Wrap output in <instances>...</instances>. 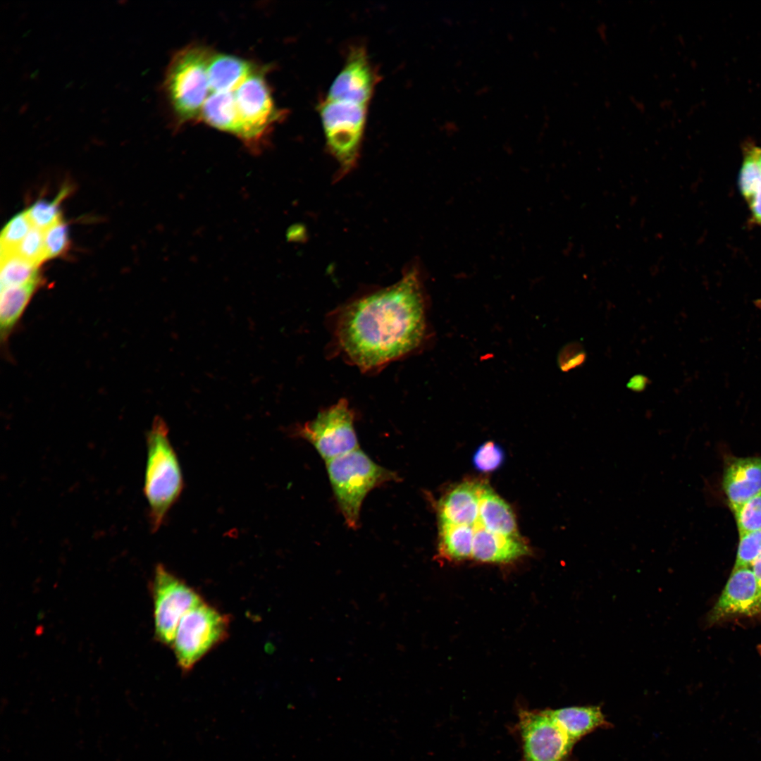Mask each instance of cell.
<instances>
[{"label":"cell","mask_w":761,"mask_h":761,"mask_svg":"<svg viewBox=\"0 0 761 761\" xmlns=\"http://www.w3.org/2000/svg\"><path fill=\"white\" fill-rule=\"evenodd\" d=\"M47 259L58 257L68 248V225L62 220L44 230Z\"/></svg>","instance_id":"28"},{"label":"cell","mask_w":761,"mask_h":761,"mask_svg":"<svg viewBox=\"0 0 761 761\" xmlns=\"http://www.w3.org/2000/svg\"><path fill=\"white\" fill-rule=\"evenodd\" d=\"M32 228L26 210L16 214L1 231V256L14 253Z\"/></svg>","instance_id":"25"},{"label":"cell","mask_w":761,"mask_h":761,"mask_svg":"<svg viewBox=\"0 0 761 761\" xmlns=\"http://www.w3.org/2000/svg\"><path fill=\"white\" fill-rule=\"evenodd\" d=\"M69 192V187L66 186L54 199H39L29 207L26 212L32 226L45 230L62 220L60 204Z\"/></svg>","instance_id":"23"},{"label":"cell","mask_w":761,"mask_h":761,"mask_svg":"<svg viewBox=\"0 0 761 761\" xmlns=\"http://www.w3.org/2000/svg\"><path fill=\"white\" fill-rule=\"evenodd\" d=\"M760 162H761V151H760Z\"/></svg>","instance_id":"37"},{"label":"cell","mask_w":761,"mask_h":761,"mask_svg":"<svg viewBox=\"0 0 761 761\" xmlns=\"http://www.w3.org/2000/svg\"><path fill=\"white\" fill-rule=\"evenodd\" d=\"M368 106L327 98L318 106L328 151L339 163L335 181L355 167L366 127Z\"/></svg>","instance_id":"5"},{"label":"cell","mask_w":761,"mask_h":761,"mask_svg":"<svg viewBox=\"0 0 761 761\" xmlns=\"http://www.w3.org/2000/svg\"><path fill=\"white\" fill-rule=\"evenodd\" d=\"M474 534L473 526L439 521V556L451 561L471 558Z\"/></svg>","instance_id":"21"},{"label":"cell","mask_w":761,"mask_h":761,"mask_svg":"<svg viewBox=\"0 0 761 761\" xmlns=\"http://www.w3.org/2000/svg\"><path fill=\"white\" fill-rule=\"evenodd\" d=\"M748 203L750 204L754 220L761 225V180L755 194Z\"/></svg>","instance_id":"32"},{"label":"cell","mask_w":761,"mask_h":761,"mask_svg":"<svg viewBox=\"0 0 761 761\" xmlns=\"http://www.w3.org/2000/svg\"><path fill=\"white\" fill-rule=\"evenodd\" d=\"M238 137L254 154L264 147L271 126L280 117L264 77L253 73L235 92Z\"/></svg>","instance_id":"7"},{"label":"cell","mask_w":761,"mask_h":761,"mask_svg":"<svg viewBox=\"0 0 761 761\" xmlns=\"http://www.w3.org/2000/svg\"><path fill=\"white\" fill-rule=\"evenodd\" d=\"M751 569L756 579L758 587L761 592V555L759 556L750 565Z\"/></svg>","instance_id":"34"},{"label":"cell","mask_w":761,"mask_h":761,"mask_svg":"<svg viewBox=\"0 0 761 761\" xmlns=\"http://www.w3.org/2000/svg\"><path fill=\"white\" fill-rule=\"evenodd\" d=\"M354 420V412L342 398L314 419L298 425L295 434L312 445L326 462L359 448Z\"/></svg>","instance_id":"8"},{"label":"cell","mask_w":761,"mask_h":761,"mask_svg":"<svg viewBox=\"0 0 761 761\" xmlns=\"http://www.w3.org/2000/svg\"><path fill=\"white\" fill-rule=\"evenodd\" d=\"M733 511L739 535L761 530V492Z\"/></svg>","instance_id":"26"},{"label":"cell","mask_w":761,"mask_h":761,"mask_svg":"<svg viewBox=\"0 0 761 761\" xmlns=\"http://www.w3.org/2000/svg\"><path fill=\"white\" fill-rule=\"evenodd\" d=\"M147 459L144 493L153 531H157L179 497L183 479L178 456L168 438V427L156 416L147 435Z\"/></svg>","instance_id":"2"},{"label":"cell","mask_w":761,"mask_h":761,"mask_svg":"<svg viewBox=\"0 0 761 761\" xmlns=\"http://www.w3.org/2000/svg\"><path fill=\"white\" fill-rule=\"evenodd\" d=\"M201 115L210 125L237 136L239 122L234 92H213L206 98Z\"/></svg>","instance_id":"20"},{"label":"cell","mask_w":761,"mask_h":761,"mask_svg":"<svg viewBox=\"0 0 761 761\" xmlns=\"http://www.w3.org/2000/svg\"><path fill=\"white\" fill-rule=\"evenodd\" d=\"M151 592L155 636L159 642L172 645L182 617L203 600L185 581L161 564L155 569Z\"/></svg>","instance_id":"9"},{"label":"cell","mask_w":761,"mask_h":761,"mask_svg":"<svg viewBox=\"0 0 761 761\" xmlns=\"http://www.w3.org/2000/svg\"><path fill=\"white\" fill-rule=\"evenodd\" d=\"M15 253L39 267L47 260L44 230L32 226L16 248Z\"/></svg>","instance_id":"27"},{"label":"cell","mask_w":761,"mask_h":761,"mask_svg":"<svg viewBox=\"0 0 761 761\" xmlns=\"http://www.w3.org/2000/svg\"><path fill=\"white\" fill-rule=\"evenodd\" d=\"M734 568L750 567L761 555V530L739 535Z\"/></svg>","instance_id":"30"},{"label":"cell","mask_w":761,"mask_h":761,"mask_svg":"<svg viewBox=\"0 0 761 761\" xmlns=\"http://www.w3.org/2000/svg\"><path fill=\"white\" fill-rule=\"evenodd\" d=\"M757 649H758V650H759V652H760V655H761V645H759V646L757 647Z\"/></svg>","instance_id":"36"},{"label":"cell","mask_w":761,"mask_h":761,"mask_svg":"<svg viewBox=\"0 0 761 761\" xmlns=\"http://www.w3.org/2000/svg\"><path fill=\"white\" fill-rule=\"evenodd\" d=\"M1 289L39 280L38 266L11 253L1 256Z\"/></svg>","instance_id":"22"},{"label":"cell","mask_w":761,"mask_h":761,"mask_svg":"<svg viewBox=\"0 0 761 761\" xmlns=\"http://www.w3.org/2000/svg\"><path fill=\"white\" fill-rule=\"evenodd\" d=\"M483 484L465 481L449 491L438 503L439 521L473 526L478 517Z\"/></svg>","instance_id":"15"},{"label":"cell","mask_w":761,"mask_h":761,"mask_svg":"<svg viewBox=\"0 0 761 761\" xmlns=\"http://www.w3.org/2000/svg\"><path fill=\"white\" fill-rule=\"evenodd\" d=\"M523 761H567L575 744L550 709L521 710L519 714Z\"/></svg>","instance_id":"10"},{"label":"cell","mask_w":761,"mask_h":761,"mask_svg":"<svg viewBox=\"0 0 761 761\" xmlns=\"http://www.w3.org/2000/svg\"><path fill=\"white\" fill-rule=\"evenodd\" d=\"M649 383L650 380L647 376L642 374H636L629 379L626 387L633 392H640L643 391Z\"/></svg>","instance_id":"33"},{"label":"cell","mask_w":761,"mask_h":761,"mask_svg":"<svg viewBox=\"0 0 761 761\" xmlns=\"http://www.w3.org/2000/svg\"><path fill=\"white\" fill-rule=\"evenodd\" d=\"M428 310L423 268L415 259L395 284L366 292L338 311L335 349L363 372L382 368L427 343L432 335Z\"/></svg>","instance_id":"1"},{"label":"cell","mask_w":761,"mask_h":761,"mask_svg":"<svg viewBox=\"0 0 761 761\" xmlns=\"http://www.w3.org/2000/svg\"><path fill=\"white\" fill-rule=\"evenodd\" d=\"M229 619L202 601L181 619L172 646L178 664L185 671L194 664L226 636Z\"/></svg>","instance_id":"6"},{"label":"cell","mask_w":761,"mask_h":761,"mask_svg":"<svg viewBox=\"0 0 761 761\" xmlns=\"http://www.w3.org/2000/svg\"><path fill=\"white\" fill-rule=\"evenodd\" d=\"M485 529L505 536H519L514 514L509 505L483 484L476 519Z\"/></svg>","instance_id":"16"},{"label":"cell","mask_w":761,"mask_h":761,"mask_svg":"<svg viewBox=\"0 0 761 761\" xmlns=\"http://www.w3.org/2000/svg\"><path fill=\"white\" fill-rule=\"evenodd\" d=\"M723 488L732 509L761 492V458L732 460L723 474Z\"/></svg>","instance_id":"14"},{"label":"cell","mask_w":761,"mask_h":761,"mask_svg":"<svg viewBox=\"0 0 761 761\" xmlns=\"http://www.w3.org/2000/svg\"><path fill=\"white\" fill-rule=\"evenodd\" d=\"M755 305H756V306H757V307H760V308H761V298H760V299H757V300H756V301L755 302Z\"/></svg>","instance_id":"35"},{"label":"cell","mask_w":761,"mask_h":761,"mask_svg":"<svg viewBox=\"0 0 761 761\" xmlns=\"http://www.w3.org/2000/svg\"><path fill=\"white\" fill-rule=\"evenodd\" d=\"M333 492L345 524L352 529L359 525L360 511L367 494L398 475L374 462L360 448L326 462Z\"/></svg>","instance_id":"3"},{"label":"cell","mask_w":761,"mask_h":761,"mask_svg":"<svg viewBox=\"0 0 761 761\" xmlns=\"http://www.w3.org/2000/svg\"><path fill=\"white\" fill-rule=\"evenodd\" d=\"M471 558L486 563H508L529 552L519 536H509L490 531L476 521Z\"/></svg>","instance_id":"13"},{"label":"cell","mask_w":761,"mask_h":761,"mask_svg":"<svg viewBox=\"0 0 761 761\" xmlns=\"http://www.w3.org/2000/svg\"><path fill=\"white\" fill-rule=\"evenodd\" d=\"M378 79L365 49L353 47L326 98L369 106Z\"/></svg>","instance_id":"11"},{"label":"cell","mask_w":761,"mask_h":761,"mask_svg":"<svg viewBox=\"0 0 761 761\" xmlns=\"http://www.w3.org/2000/svg\"><path fill=\"white\" fill-rule=\"evenodd\" d=\"M586 353L581 344L571 342L561 350L559 354V365L563 371H568L583 364Z\"/></svg>","instance_id":"31"},{"label":"cell","mask_w":761,"mask_h":761,"mask_svg":"<svg viewBox=\"0 0 761 761\" xmlns=\"http://www.w3.org/2000/svg\"><path fill=\"white\" fill-rule=\"evenodd\" d=\"M41 280L25 285L1 289L0 329L1 340H6L21 317Z\"/></svg>","instance_id":"19"},{"label":"cell","mask_w":761,"mask_h":761,"mask_svg":"<svg viewBox=\"0 0 761 761\" xmlns=\"http://www.w3.org/2000/svg\"><path fill=\"white\" fill-rule=\"evenodd\" d=\"M253 73L252 64L239 57L211 56L207 70L209 88L213 92L235 91Z\"/></svg>","instance_id":"17"},{"label":"cell","mask_w":761,"mask_h":761,"mask_svg":"<svg viewBox=\"0 0 761 761\" xmlns=\"http://www.w3.org/2000/svg\"><path fill=\"white\" fill-rule=\"evenodd\" d=\"M211 56L205 47L190 45L178 51L169 63L164 90L182 121L194 120L201 115L210 89L207 70Z\"/></svg>","instance_id":"4"},{"label":"cell","mask_w":761,"mask_h":761,"mask_svg":"<svg viewBox=\"0 0 761 761\" xmlns=\"http://www.w3.org/2000/svg\"><path fill=\"white\" fill-rule=\"evenodd\" d=\"M761 612V592L750 567L734 568L717 601L707 616L710 624Z\"/></svg>","instance_id":"12"},{"label":"cell","mask_w":761,"mask_h":761,"mask_svg":"<svg viewBox=\"0 0 761 761\" xmlns=\"http://www.w3.org/2000/svg\"><path fill=\"white\" fill-rule=\"evenodd\" d=\"M550 710L557 723L574 743L594 729L607 724L599 706H574Z\"/></svg>","instance_id":"18"},{"label":"cell","mask_w":761,"mask_h":761,"mask_svg":"<svg viewBox=\"0 0 761 761\" xmlns=\"http://www.w3.org/2000/svg\"><path fill=\"white\" fill-rule=\"evenodd\" d=\"M761 148L749 147L745 151L739 173V188L744 198L749 202L761 180Z\"/></svg>","instance_id":"24"},{"label":"cell","mask_w":761,"mask_h":761,"mask_svg":"<svg viewBox=\"0 0 761 761\" xmlns=\"http://www.w3.org/2000/svg\"><path fill=\"white\" fill-rule=\"evenodd\" d=\"M505 459L502 447L493 441L481 445L474 454L473 464L480 471L490 472L499 468Z\"/></svg>","instance_id":"29"}]
</instances>
